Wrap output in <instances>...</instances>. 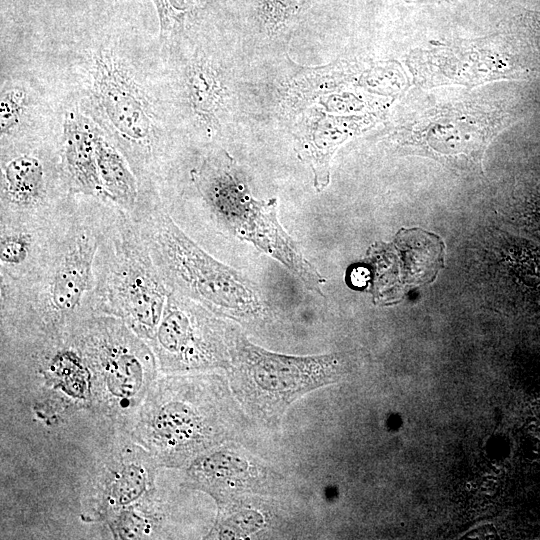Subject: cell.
Segmentation results:
<instances>
[{
  "instance_id": "cell-1",
  "label": "cell",
  "mask_w": 540,
  "mask_h": 540,
  "mask_svg": "<svg viewBox=\"0 0 540 540\" xmlns=\"http://www.w3.org/2000/svg\"><path fill=\"white\" fill-rule=\"evenodd\" d=\"M116 209L110 201L74 196L38 267L0 284L1 339H64L97 315L95 257Z\"/></svg>"
},
{
  "instance_id": "cell-2",
  "label": "cell",
  "mask_w": 540,
  "mask_h": 540,
  "mask_svg": "<svg viewBox=\"0 0 540 540\" xmlns=\"http://www.w3.org/2000/svg\"><path fill=\"white\" fill-rule=\"evenodd\" d=\"M244 412L226 376L211 371L158 377L126 433L161 468H185L206 451L232 441Z\"/></svg>"
},
{
  "instance_id": "cell-3",
  "label": "cell",
  "mask_w": 540,
  "mask_h": 540,
  "mask_svg": "<svg viewBox=\"0 0 540 540\" xmlns=\"http://www.w3.org/2000/svg\"><path fill=\"white\" fill-rule=\"evenodd\" d=\"M137 223L167 289L241 323L268 316L258 288L197 244L161 205L140 206Z\"/></svg>"
},
{
  "instance_id": "cell-4",
  "label": "cell",
  "mask_w": 540,
  "mask_h": 540,
  "mask_svg": "<svg viewBox=\"0 0 540 540\" xmlns=\"http://www.w3.org/2000/svg\"><path fill=\"white\" fill-rule=\"evenodd\" d=\"M190 179L205 213L222 233L251 243L282 263L308 289L322 294L326 280L281 226L277 199H255L227 151L210 152L191 169Z\"/></svg>"
},
{
  "instance_id": "cell-5",
  "label": "cell",
  "mask_w": 540,
  "mask_h": 540,
  "mask_svg": "<svg viewBox=\"0 0 540 540\" xmlns=\"http://www.w3.org/2000/svg\"><path fill=\"white\" fill-rule=\"evenodd\" d=\"M94 272L97 315L123 320L149 344L161 320L168 289L137 223L118 207L98 246Z\"/></svg>"
},
{
  "instance_id": "cell-6",
  "label": "cell",
  "mask_w": 540,
  "mask_h": 540,
  "mask_svg": "<svg viewBox=\"0 0 540 540\" xmlns=\"http://www.w3.org/2000/svg\"><path fill=\"white\" fill-rule=\"evenodd\" d=\"M92 378L91 411L126 432L159 370L150 346L123 320L95 315L74 333Z\"/></svg>"
},
{
  "instance_id": "cell-7",
  "label": "cell",
  "mask_w": 540,
  "mask_h": 540,
  "mask_svg": "<svg viewBox=\"0 0 540 540\" xmlns=\"http://www.w3.org/2000/svg\"><path fill=\"white\" fill-rule=\"evenodd\" d=\"M337 353L292 356L251 343L239 330L229 367L230 389L243 412L268 427L279 424L289 406L305 394L338 382L344 374Z\"/></svg>"
},
{
  "instance_id": "cell-8",
  "label": "cell",
  "mask_w": 540,
  "mask_h": 540,
  "mask_svg": "<svg viewBox=\"0 0 540 540\" xmlns=\"http://www.w3.org/2000/svg\"><path fill=\"white\" fill-rule=\"evenodd\" d=\"M91 101L119 140L140 186V200L156 201L159 138L152 106L132 71L108 48L94 56Z\"/></svg>"
},
{
  "instance_id": "cell-9",
  "label": "cell",
  "mask_w": 540,
  "mask_h": 540,
  "mask_svg": "<svg viewBox=\"0 0 540 540\" xmlns=\"http://www.w3.org/2000/svg\"><path fill=\"white\" fill-rule=\"evenodd\" d=\"M225 319L168 290L161 320L148 344L159 373L226 370L238 329Z\"/></svg>"
},
{
  "instance_id": "cell-10",
  "label": "cell",
  "mask_w": 540,
  "mask_h": 540,
  "mask_svg": "<svg viewBox=\"0 0 540 540\" xmlns=\"http://www.w3.org/2000/svg\"><path fill=\"white\" fill-rule=\"evenodd\" d=\"M1 360L36 376L41 385L35 407L42 419L91 410V372L74 334L64 339H1Z\"/></svg>"
},
{
  "instance_id": "cell-11",
  "label": "cell",
  "mask_w": 540,
  "mask_h": 540,
  "mask_svg": "<svg viewBox=\"0 0 540 540\" xmlns=\"http://www.w3.org/2000/svg\"><path fill=\"white\" fill-rule=\"evenodd\" d=\"M116 436L95 459L80 493V517L106 522L156 490L161 468L155 458L128 433Z\"/></svg>"
},
{
  "instance_id": "cell-12",
  "label": "cell",
  "mask_w": 540,
  "mask_h": 540,
  "mask_svg": "<svg viewBox=\"0 0 540 540\" xmlns=\"http://www.w3.org/2000/svg\"><path fill=\"white\" fill-rule=\"evenodd\" d=\"M0 221L46 220L62 212L72 201L62 170L50 171L36 152L2 156Z\"/></svg>"
},
{
  "instance_id": "cell-13",
  "label": "cell",
  "mask_w": 540,
  "mask_h": 540,
  "mask_svg": "<svg viewBox=\"0 0 540 540\" xmlns=\"http://www.w3.org/2000/svg\"><path fill=\"white\" fill-rule=\"evenodd\" d=\"M184 469L182 485L210 495L218 507L269 493L276 482L269 467L231 441L206 451Z\"/></svg>"
},
{
  "instance_id": "cell-14",
  "label": "cell",
  "mask_w": 540,
  "mask_h": 540,
  "mask_svg": "<svg viewBox=\"0 0 540 540\" xmlns=\"http://www.w3.org/2000/svg\"><path fill=\"white\" fill-rule=\"evenodd\" d=\"M72 201L50 219L0 221V284L18 282L38 267L50 249Z\"/></svg>"
},
{
  "instance_id": "cell-15",
  "label": "cell",
  "mask_w": 540,
  "mask_h": 540,
  "mask_svg": "<svg viewBox=\"0 0 540 540\" xmlns=\"http://www.w3.org/2000/svg\"><path fill=\"white\" fill-rule=\"evenodd\" d=\"M97 126L78 109L65 112L60 143L63 178L71 195L109 201L97 169L95 135Z\"/></svg>"
},
{
  "instance_id": "cell-16",
  "label": "cell",
  "mask_w": 540,
  "mask_h": 540,
  "mask_svg": "<svg viewBox=\"0 0 540 540\" xmlns=\"http://www.w3.org/2000/svg\"><path fill=\"white\" fill-rule=\"evenodd\" d=\"M95 154L106 198L133 218L140 200L139 181L123 152L98 126Z\"/></svg>"
},
{
  "instance_id": "cell-17",
  "label": "cell",
  "mask_w": 540,
  "mask_h": 540,
  "mask_svg": "<svg viewBox=\"0 0 540 540\" xmlns=\"http://www.w3.org/2000/svg\"><path fill=\"white\" fill-rule=\"evenodd\" d=\"M168 511L155 490L104 523L116 539H156L161 538Z\"/></svg>"
},
{
  "instance_id": "cell-18",
  "label": "cell",
  "mask_w": 540,
  "mask_h": 540,
  "mask_svg": "<svg viewBox=\"0 0 540 540\" xmlns=\"http://www.w3.org/2000/svg\"><path fill=\"white\" fill-rule=\"evenodd\" d=\"M186 88L194 113L207 124L216 126L224 88L214 67L204 59L194 61L186 73Z\"/></svg>"
},
{
  "instance_id": "cell-19",
  "label": "cell",
  "mask_w": 540,
  "mask_h": 540,
  "mask_svg": "<svg viewBox=\"0 0 540 540\" xmlns=\"http://www.w3.org/2000/svg\"><path fill=\"white\" fill-rule=\"evenodd\" d=\"M162 37L179 31L197 9L200 0H152Z\"/></svg>"
},
{
  "instance_id": "cell-20",
  "label": "cell",
  "mask_w": 540,
  "mask_h": 540,
  "mask_svg": "<svg viewBox=\"0 0 540 540\" xmlns=\"http://www.w3.org/2000/svg\"><path fill=\"white\" fill-rule=\"evenodd\" d=\"M27 106L26 92L20 87H10L1 94L0 101V131L1 137L12 134L24 113Z\"/></svg>"
}]
</instances>
